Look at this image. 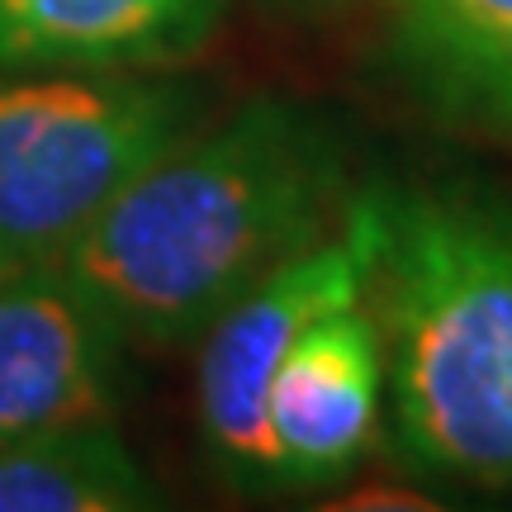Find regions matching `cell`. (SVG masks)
<instances>
[{"instance_id":"cell-1","label":"cell","mask_w":512,"mask_h":512,"mask_svg":"<svg viewBox=\"0 0 512 512\" xmlns=\"http://www.w3.org/2000/svg\"><path fill=\"white\" fill-rule=\"evenodd\" d=\"M347 204L337 124L285 95H252L214 124L200 119L138 171L57 266L124 342L181 347L337 228Z\"/></svg>"},{"instance_id":"cell-2","label":"cell","mask_w":512,"mask_h":512,"mask_svg":"<svg viewBox=\"0 0 512 512\" xmlns=\"http://www.w3.org/2000/svg\"><path fill=\"white\" fill-rule=\"evenodd\" d=\"M384 195L370 309L403 465L512 484V209L470 185Z\"/></svg>"},{"instance_id":"cell-3","label":"cell","mask_w":512,"mask_h":512,"mask_svg":"<svg viewBox=\"0 0 512 512\" xmlns=\"http://www.w3.org/2000/svg\"><path fill=\"white\" fill-rule=\"evenodd\" d=\"M200 119L204 95L162 72H0V275L62 261Z\"/></svg>"},{"instance_id":"cell-4","label":"cell","mask_w":512,"mask_h":512,"mask_svg":"<svg viewBox=\"0 0 512 512\" xmlns=\"http://www.w3.org/2000/svg\"><path fill=\"white\" fill-rule=\"evenodd\" d=\"M384 242V195H351L347 214L318 242L233 299L200 337V432L214 465L238 489H275L266 389L280 356L323 313L370 294Z\"/></svg>"},{"instance_id":"cell-5","label":"cell","mask_w":512,"mask_h":512,"mask_svg":"<svg viewBox=\"0 0 512 512\" xmlns=\"http://www.w3.org/2000/svg\"><path fill=\"white\" fill-rule=\"evenodd\" d=\"M124 332L57 261L0 275V441L110 422Z\"/></svg>"},{"instance_id":"cell-6","label":"cell","mask_w":512,"mask_h":512,"mask_svg":"<svg viewBox=\"0 0 512 512\" xmlns=\"http://www.w3.org/2000/svg\"><path fill=\"white\" fill-rule=\"evenodd\" d=\"M384 403V342L370 294L323 313L280 356L266 389L275 489L342 479L366 456Z\"/></svg>"},{"instance_id":"cell-7","label":"cell","mask_w":512,"mask_h":512,"mask_svg":"<svg viewBox=\"0 0 512 512\" xmlns=\"http://www.w3.org/2000/svg\"><path fill=\"white\" fill-rule=\"evenodd\" d=\"M228 0H0V72H166L200 57Z\"/></svg>"},{"instance_id":"cell-8","label":"cell","mask_w":512,"mask_h":512,"mask_svg":"<svg viewBox=\"0 0 512 512\" xmlns=\"http://www.w3.org/2000/svg\"><path fill=\"white\" fill-rule=\"evenodd\" d=\"M384 48L432 114L512 133V0H384Z\"/></svg>"},{"instance_id":"cell-9","label":"cell","mask_w":512,"mask_h":512,"mask_svg":"<svg viewBox=\"0 0 512 512\" xmlns=\"http://www.w3.org/2000/svg\"><path fill=\"white\" fill-rule=\"evenodd\" d=\"M152 503V479L110 422L0 441V512H143Z\"/></svg>"},{"instance_id":"cell-10","label":"cell","mask_w":512,"mask_h":512,"mask_svg":"<svg viewBox=\"0 0 512 512\" xmlns=\"http://www.w3.org/2000/svg\"><path fill=\"white\" fill-rule=\"evenodd\" d=\"M271 5H285V10H332L342 0H271Z\"/></svg>"}]
</instances>
